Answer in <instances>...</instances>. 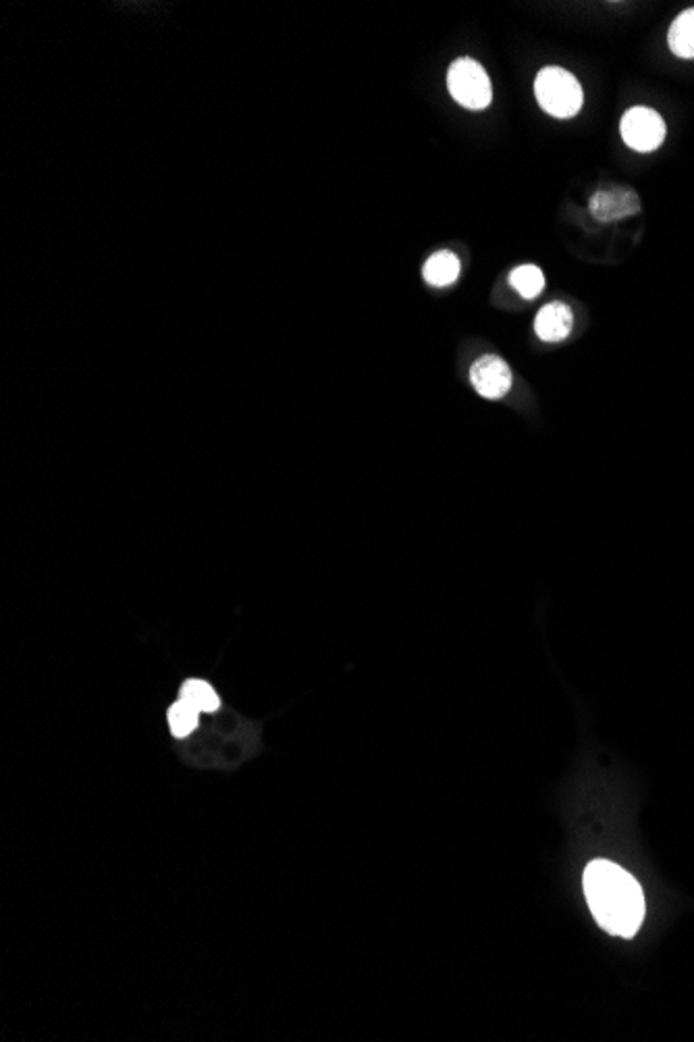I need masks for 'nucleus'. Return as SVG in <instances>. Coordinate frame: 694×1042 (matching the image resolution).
<instances>
[{"mask_svg":"<svg viewBox=\"0 0 694 1042\" xmlns=\"http://www.w3.org/2000/svg\"><path fill=\"white\" fill-rule=\"evenodd\" d=\"M585 897L590 914L609 935L630 938L644 919L641 884L618 863L595 860L585 870Z\"/></svg>","mask_w":694,"mask_h":1042,"instance_id":"obj_1","label":"nucleus"},{"mask_svg":"<svg viewBox=\"0 0 694 1042\" xmlns=\"http://www.w3.org/2000/svg\"><path fill=\"white\" fill-rule=\"evenodd\" d=\"M534 96L538 107L555 119H572L580 113L585 94L574 73L562 67H545L534 79Z\"/></svg>","mask_w":694,"mask_h":1042,"instance_id":"obj_2","label":"nucleus"},{"mask_svg":"<svg viewBox=\"0 0 694 1042\" xmlns=\"http://www.w3.org/2000/svg\"><path fill=\"white\" fill-rule=\"evenodd\" d=\"M447 88L451 98L468 110H484L493 100V86L484 67L468 56L451 63L447 72Z\"/></svg>","mask_w":694,"mask_h":1042,"instance_id":"obj_3","label":"nucleus"},{"mask_svg":"<svg viewBox=\"0 0 694 1042\" xmlns=\"http://www.w3.org/2000/svg\"><path fill=\"white\" fill-rule=\"evenodd\" d=\"M622 140L637 152H655L665 140V121L655 108L632 107L620 124Z\"/></svg>","mask_w":694,"mask_h":1042,"instance_id":"obj_4","label":"nucleus"},{"mask_svg":"<svg viewBox=\"0 0 694 1042\" xmlns=\"http://www.w3.org/2000/svg\"><path fill=\"white\" fill-rule=\"evenodd\" d=\"M470 381L477 394L487 400H499L505 396L514 385V373L510 364L501 357L487 354L477 360L470 369Z\"/></svg>","mask_w":694,"mask_h":1042,"instance_id":"obj_5","label":"nucleus"},{"mask_svg":"<svg viewBox=\"0 0 694 1042\" xmlns=\"http://www.w3.org/2000/svg\"><path fill=\"white\" fill-rule=\"evenodd\" d=\"M588 211L599 223H616L620 219L639 215L642 211L641 199L630 188H606L590 196Z\"/></svg>","mask_w":694,"mask_h":1042,"instance_id":"obj_6","label":"nucleus"},{"mask_svg":"<svg viewBox=\"0 0 694 1042\" xmlns=\"http://www.w3.org/2000/svg\"><path fill=\"white\" fill-rule=\"evenodd\" d=\"M574 327L572 308L564 302L543 306L534 319V333L543 342H564Z\"/></svg>","mask_w":694,"mask_h":1042,"instance_id":"obj_7","label":"nucleus"},{"mask_svg":"<svg viewBox=\"0 0 694 1042\" xmlns=\"http://www.w3.org/2000/svg\"><path fill=\"white\" fill-rule=\"evenodd\" d=\"M460 273H462L460 258L449 251L435 252L423 267V277H425L428 286H433V288L453 286L458 281Z\"/></svg>","mask_w":694,"mask_h":1042,"instance_id":"obj_8","label":"nucleus"},{"mask_svg":"<svg viewBox=\"0 0 694 1042\" xmlns=\"http://www.w3.org/2000/svg\"><path fill=\"white\" fill-rule=\"evenodd\" d=\"M668 44L677 59H694V7L674 19L668 32Z\"/></svg>","mask_w":694,"mask_h":1042,"instance_id":"obj_9","label":"nucleus"},{"mask_svg":"<svg viewBox=\"0 0 694 1042\" xmlns=\"http://www.w3.org/2000/svg\"><path fill=\"white\" fill-rule=\"evenodd\" d=\"M179 700L188 701L190 705H194L197 712H206V714H213L218 708H221V700L216 695V691L213 689V684L206 683V681H200V679H190L185 683L181 684V691H179Z\"/></svg>","mask_w":694,"mask_h":1042,"instance_id":"obj_10","label":"nucleus"},{"mask_svg":"<svg viewBox=\"0 0 694 1042\" xmlns=\"http://www.w3.org/2000/svg\"><path fill=\"white\" fill-rule=\"evenodd\" d=\"M510 284L524 300H534L545 289V273L536 265H522L510 273Z\"/></svg>","mask_w":694,"mask_h":1042,"instance_id":"obj_11","label":"nucleus"},{"mask_svg":"<svg viewBox=\"0 0 694 1042\" xmlns=\"http://www.w3.org/2000/svg\"><path fill=\"white\" fill-rule=\"evenodd\" d=\"M197 719H200V712H197L194 705H190L188 701L179 700L171 705L169 710V726H171V733L175 737H188L196 731Z\"/></svg>","mask_w":694,"mask_h":1042,"instance_id":"obj_12","label":"nucleus"}]
</instances>
